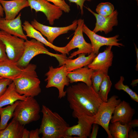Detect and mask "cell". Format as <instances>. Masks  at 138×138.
<instances>
[{"label":"cell","mask_w":138,"mask_h":138,"mask_svg":"<svg viewBox=\"0 0 138 138\" xmlns=\"http://www.w3.org/2000/svg\"><path fill=\"white\" fill-rule=\"evenodd\" d=\"M41 111L43 116L39 129L42 138H66V133L70 126L64 119L44 105Z\"/></svg>","instance_id":"obj_2"},{"label":"cell","mask_w":138,"mask_h":138,"mask_svg":"<svg viewBox=\"0 0 138 138\" xmlns=\"http://www.w3.org/2000/svg\"><path fill=\"white\" fill-rule=\"evenodd\" d=\"M86 54H78V57L74 59H67L65 61V65L68 72L87 66L92 61L96 55L92 52L87 56Z\"/></svg>","instance_id":"obj_20"},{"label":"cell","mask_w":138,"mask_h":138,"mask_svg":"<svg viewBox=\"0 0 138 138\" xmlns=\"http://www.w3.org/2000/svg\"><path fill=\"white\" fill-rule=\"evenodd\" d=\"M67 74L64 64L56 68L50 66L48 71L45 74L47 77L45 81L47 83L46 88H57L59 91L58 98L60 99L66 96V91L64 90V88L65 86H68L70 83Z\"/></svg>","instance_id":"obj_5"},{"label":"cell","mask_w":138,"mask_h":138,"mask_svg":"<svg viewBox=\"0 0 138 138\" xmlns=\"http://www.w3.org/2000/svg\"><path fill=\"white\" fill-rule=\"evenodd\" d=\"M114 10L113 5L109 2L100 3L97 6L96 9L97 13L103 16L109 15Z\"/></svg>","instance_id":"obj_31"},{"label":"cell","mask_w":138,"mask_h":138,"mask_svg":"<svg viewBox=\"0 0 138 138\" xmlns=\"http://www.w3.org/2000/svg\"><path fill=\"white\" fill-rule=\"evenodd\" d=\"M112 85L109 76L105 74L100 85L98 94L103 102H106L108 99V95Z\"/></svg>","instance_id":"obj_26"},{"label":"cell","mask_w":138,"mask_h":138,"mask_svg":"<svg viewBox=\"0 0 138 138\" xmlns=\"http://www.w3.org/2000/svg\"><path fill=\"white\" fill-rule=\"evenodd\" d=\"M118 98V96L114 95L108 99L107 102H103L94 116V123L101 126L107 133L108 138H113L109 132V126L116 107L121 101Z\"/></svg>","instance_id":"obj_7"},{"label":"cell","mask_w":138,"mask_h":138,"mask_svg":"<svg viewBox=\"0 0 138 138\" xmlns=\"http://www.w3.org/2000/svg\"><path fill=\"white\" fill-rule=\"evenodd\" d=\"M9 60L7 56L5 45L0 40V62Z\"/></svg>","instance_id":"obj_34"},{"label":"cell","mask_w":138,"mask_h":138,"mask_svg":"<svg viewBox=\"0 0 138 138\" xmlns=\"http://www.w3.org/2000/svg\"><path fill=\"white\" fill-rule=\"evenodd\" d=\"M135 47L136 53V70L137 71L138 70V49L136 46L135 45Z\"/></svg>","instance_id":"obj_41"},{"label":"cell","mask_w":138,"mask_h":138,"mask_svg":"<svg viewBox=\"0 0 138 138\" xmlns=\"http://www.w3.org/2000/svg\"><path fill=\"white\" fill-rule=\"evenodd\" d=\"M83 31L90 39L93 52L96 55L98 53L100 48L102 46H115L120 47L124 46L122 43L118 42L120 40L118 39V35L110 37L102 36L91 30L84 24L83 27Z\"/></svg>","instance_id":"obj_13"},{"label":"cell","mask_w":138,"mask_h":138,"mask_svg":"<svg viewBox=\"0 0 138 138\" xmlns=\"http://www.w3.org/2000/svg\"><path fill=\"white\" fill-rule=\"evenodd\" d=\"M128 137L129 138H138V132L134 130L132 128L131 129L129 132Z\"/></svg>","instance_id":"obj_38"},{"label":"cell","mask_w":138,"mask_h":138,"mask_svg":"<svg viewBox=\"0 0 138 138\" xmlns=\"http://www.w3.org/2000/svg\"><path fill=\"white\" fill-rule=\"evenodd\" d=\"M39 129L37 128L30 131L29 138H40Z\"/></svg>","instance_id":"obj_37"},{"label":"cell","mask_w":138,"mask_h":138,"mask_svg":"<svg viewBox=\"0 0 138 138\" xmlns=\"http://www.w3.org/2000/svg\"><path fill=\"white\" fill-rule=\"evenodd\" d=\"M36 65L29 64L25 67L18 66L10 60L0 62V77L12 80L24 77H38Z\"/></svg>","instance_id":"obj_6"},{"label":"cell","mask_w":138,"mask_h":138,"mask_svg":"<svg viewBox=\"0 0 138 138\" xmlns=\"http://www.w3.org/2000/svg\"><path fill=\"white\" fill-rule=\"evenodd\" d=\"M3 78L0 77V78Z\"/></svg>","instance_id":"obj_44"},{"label":"cell","mask_w":138,"mask_h":138,"mask_svg":"<svg viewBox=\"0 0 138 138\" xmlns=\"http://www.w3.org/2000/svg\"><path fill=\"white\" fill-rule=\"evenodd\" d=\"M66 91L67 101L75 118L84 115L94 116L103 102L92 86L83 82L70 86Z\"/></svg>","instance_id":"obj_1"},{"label":"cell","mask_w":138,"mask_h":138,"mask_svg":"<svg viewBox=\"0 0 138 138\" xmlns=\"http://www.w3.org/2000/svg\"><path fill=\"white\" fill-rule=\"evenodd\" d=\"M112 47L108 46L103 51L98 53L87 67L94 71L99 70L108 75V70L112 65L113 57L111 51Z\"/></svg>","instance_id":"obj_15"},{"label":"cell","mask_w":138,"mask_h":138,"mask_svg":"<svg viewBox=\"0 0 138 138\" xmlns=\"http://www.w3.org/2000/svg\"><path fill=\"white\" fill-rule=\"evenodd\" d=\"M27 0L31 9L36 12L43 13L50 25H53L55 21L59 19L63 14V11L60 8L47 0Z\"/></svg>","instance_id":"obj_11"},{"label":"cell","mask_w":138,"mask_h":138,"mask_svg":"<svg viewBox=\"0 0 138 138\" xmlns=\"http://www.w3.org/2000/svg\"><path fill=\"white\" fill-rule=\"evenodd\" d=\"M40 54H46L55 57L59 63V66L64 65L65 60L67 58L66 55L50 52L45 47L44 44L35 39H32L25 41L23 53L16 63L20 67H25L29 64L33 58Z\"/></svg>","instance_id":"obj_3"},{"label":"cell","mask_w":138,"mask_h":138,"mask_svg":"<svg viewBox=\"0 0 138 138\" xmlns=\"http://www.w3.org/2000/svg\"><path fill=\"white\" fill-rule=\"evenodd\" d=\"M99 129L98 125L95 123H93L92 125L91 132L88 137L90 138H96Z\"/></svg>","instance_id":"obj_35"},{"label":"cell","mask_w":138,"mask_h":138,"mask_svg":"<svg viewBox=\"0 0 138 138\" xmlns=\"http://www.w3.org/2000/svg\"><path fill=\"white\" fill-rule=\"evenodd\" d=\"M70 2L73 3H75L76 5L78 6L80 8L81 10V13L82 15L84 14L83 7L84 3L86 1L90 2L91 0H68Z\"/></svg>","instance_id":"obj_36"},{"label":"cell","mask_w":138,"mask_h":138,"mask_svg":"<svg viewBox=\"0 0 138 138\" xmlns=\"http://www.w3.org/2000/svg\"><path fill=\"white\" fill-rule=\"evenodd\" d=\"M0 0V18L3 17L4 15L3 8L1 4Z\"/></svg>","instance_id":"obj_42"},{"label":"cell","mask_w":138,"mask_h":138,"mask_svg":"<svg viewBox=\"0 0 138 138\" xmlns=\"http://www.w3.org/2000/svg\"><path fill=\"white\" fill-rule=\"evenodd\" d=\"M29 133L30 131L24 128L23 131L22 138H29Z\"/></svg>","instance_id":"obj_40"},{"label":"cell","mask_w":138,"mask_h":138,"mask_svg":"<svg viewBox=\"0 0 138 138\" xmlns=\"http://www.w3.org/2000/svg\"><path fill=\"white\" fill-rule=\"evenodd\" d=\"M0 2L6 20L14 19L21 10L29 6L27 0H1Z\"/></svg>","instance_id":"obj_19"},{"label":"cell","mask_w":138,"mask_h":138,"mask_svg":"<svg viewBox=\"0 0 138 138\" xmlns=\"http://www.w3.org/2000/svg\"><path fill=\"white\" fill-rule=\"evenodd\" d=\"M137 79L133 80L131 85L132 86V87L135 86L136 85V84H137Z\"/></svg>","instance_id":"obj_43"},{"label":"cell","mask_w":138,"mask_h":138,"mask_svg":"<svg viewBox=\"0 0 138 138\" xmlns=\"http://www.w3.org/2000/svg\"><path fill=\"white\" fill-rule=\"evenodd\" d=\"M94 71L86 66L68 72L70 83L81 82L91 86V77Z\"/></svg>","instance_id":"obj_21"},{"label":"cell","mask_w":138,"mask_h":138,"mask_svg":"<svg viewBox=\"0 0 138 138\" xmlns=\"http://www.w3.org/2000/svg\"><path fill=\"white\" fill-rule=\"evenodd\" d=\"M124 79L123 76H121L119 80L115 84L114 87L117 90H123L130 96L131 99L136 102H138V95L130 88L127 85L123 84Z\"/></svg>","instance_id":"obj_29"},{"label":"cell","mask_w":138,"mask_h":138,"mask_svg":"<svg viewBox=\"0 0 138 138\" xmlns=\"http://www.w3.org/2000/svg\"><path fill=\"white\" fill-rule=\"evenodd\" d=\"M135 110L128 102L121 101L116 107L110 122L119 121L122 124H128L132 120Z\"/></svg>","instance_id":"obj_17"},{"label":"cell","mask_w":138,"mask_h":138,"mask_svg":"<svg viewBox=\"0 0 138 138\" xmlns=\"http://www.w3.org/2000/svg\"><path fill=\"white\" fill-rule=\"evenodd\" d=\"M31 24L34 28L46 37L49 42L53 44V42L52 41L50 26L43 25L35 19L31 22Z\"/></svg>","instance_id":"obj_28"},{"label":"cell","mask_w":138,"mask_h":138,"mask_svg":"<svg viewBox=\"0 0 138 138\" xmlns=\"http://www.w3.org/2000/svg\"><path fill=\"white\" fill-rule=\"evenodd\" d=\"M26 98V97L20 95L17 92L12 82L4 92L0 96V108L12 105L17 101L24 100Z\"/></svg>","instance_id":"obj_22"},{"label":"cell","mask_w":138,"mask_h":138,"mask_svg":"<svg viewBox=\"0 0 138 138\" xmlns=\"http://www.w3.org/2000/svg\"><path fill=\"white\" fill-rule=\"evenodd\" d=\"M47 0L53 3L54 5L60 8L64 12L69 13L70 11V6L66 2L65 0Z\"/></svg>","instance_id":"obj_32"},{"label":"cell","mask_w":138,"mask_h":138,"mask_svg":"<svg viewBox=\"0 0 138 138\" xmlns=\"http://www.w3.org/2000/svg\"><path fill=\"white\" fill-rule=\"evenodd\" d=\"M40 108L34 97H27L26 99L19 100L14 112L13 118L25 126L40 118Z\"/></svg>","instance_id":"obj_4"},{"label":"cell","mask_w":138,"mask_h":138,"mask_svg":"<svg viewBox=\"0 0 138 138\" xmlns=\"http://www.w3.org/2000/svg\"><path fill=\"white\" fill-rule=\"evenodd\" d=\"M77 118V124L69 126L67 129L66 133V138H72V136H77L76 138H78L89 137L94 121V116L84 115L78 117Z\"/></svg>","instance_id":"obj_12"},{"label":"cell","mask_w":138,"mask_h":138,"mask_svg":"<svg viewBox=\"0 0 138 138\" xmlns=\"http://www.w3.org/2000/svg\"><path fill=\"white\" fill-rule=\"evenodd\" d=\"M24 126L13 118L5 129L0 130V138H22Z\"/></svg>","instance_id":"obj_23"},{"label":"cell","mask_w":138,"mask_h":138,"mask_svg":"<svg viewBox=\"0 0 138 138\" xmlns=\"http://www.w3.org/2000/svg\"><path fill=\"white\" fill-rule=\"evenodd\" d=\"M0 40L5 45L6 53L9 60L17 63L23 53L25 40L2 30L0 31Z\"/></svg>","instance_id":"obj_8"},{"label":"cell","mask_w":138,"mask_h":138,"mask_svg":"<svg viewBox=\"0 0 138 138\" xmlns=\"http://www.w3.org/2000/svg\"><path fill=\"white\" fill-rule=\"evenodd\" d=\"M19 100L11 105L0 108V130L5 129L8 125L9 121L12 117L15 108Z\"/></svg>","instance_id":"obj_25"},{"label":"cell","mask_w":138,"mask_h":138,"mask_svg":"<svg viewBox=\"0 0 138 138\" xmlns=\"http://www.w3.org/2000/svg\"><path fill=\"white\" fill-rule=\"evenodd\" d=\"M21 15L20 13L16 17L12 20H6L3 17L0 18V29L26 40L27 38L24 32Z\"/></svg>","instance_id":"obj_16"},{"label":"cell","mask_w":138,"mask_h":138,"mask_svg":"<svg viewBox=\"0 0 138 138\" xmlns=\"http://www.w3.org/2000/svg\"><path fill=\"white\" fill-rule=\"evenodd\" d=\"M128 124L132 128L137 127L138 126V120L137 119H135L131 121Z\"/></svg>","instance_id":"obj_39"},{"label":"cell","mask_w":138,"mask_h":138,"mask_svg":"<svg viewBox=\"0 0 138 138\" xmlns=\"http://www.w3.org/2000/svg\"><path fill=\"white\" fill-rule=\"evenodd\" d=\"M84 20L79 19L77 20V26L75 30L74 35L70 41L65 46L67 51L69 52L72 49L77 48L78 50L72 53L69 57L72 59L81 53L90 54L93 52L91 44L87 43L85 40L83 34V27Z\"/></svg>","instance_id":"obj_9"},{"label":"cell","mask_w":138,"mask_h":138,"mask_svg":"<svg viewBox=\"0 0 138 138\" xmlns=\"http://www.w3.org/2000/svg\"><path fill=\"white\" fill-rule=\"evenodd\" d=\"M77 20L74 21L71 25L66 27H50L52 34V41L60 35L67 33L69 31L75 30L77 26Z\"/></svg>","instance_id":"obj_27"},{"label":"cell","mask_w":138,"mask_h":138,"mask_svg":"<svg viewBox=\"0 0 138 138\" xmlns=\"http://www.w3.org/2000/svg\"><path fill=\"white\" fill-rule=\"evenodd\" d=\"M132 128L128 124H122L119 121L109 124V130L113 138H128L130 129Z\"/></svg>","instance_id":"obj_24"},{"label":"cell","mask_w":138,"mask_h":138,"mask_svg":"<svg viewBox=\"0 0 138 138\" xmlns=\"http://www.w3.org/2000/svg\"><path fill=\"white\" fill-rule=\"evenodd\" d=\"M86 8L96 18L95 27L92 31L95 33L103 31L107 34L113 30V27L118 25V12L117 10H114L109 15L103 16L94 12L89 7Z\"/></svg>","instance_id":"obj_14"},{"label":"cell","mask_w":138,"mask_h":138,"mask_svg":"<svg viewBox=\"0 0 138 138\" xmlns=\"http://www.w3.org/2000/svg\"><path fill=\"white\" fill-rule=\"evenodd\" d=\"M11 79L6 78H0V96L5 91L7 87L12 82Z\"/></svg>","instance_id":"obj_33"},{"label":"cell","mask_w":138,"mask_h":138,"mask_svg":"<svg viewBox=\"0 0 138 138\" xmlns=\"http://www.w3.org/2000/svg\"><path fill=\"white\" fill-rule=\"evenodd\" d=\"M105 74L102 71L97 70L94 71L91 75V86L97 93H98L99 91L100 85Z\"/></svg>","instance_id":"obj_30"},{"label":"cell","mask_w":138,"mask_h":138,"mask_svg":"<svg viewBox=\"0 0 138 138\" xmlns=\"http://www.w3.org/2000/svg\"><path fill=\"white\" fill-rule=\"evenodd\" d=\"M22 26L23 30L26 32V35L27 37L35 39L45 45L62 54L66 55L69 54L65 46L59 47L50 43L42 36L39 31L34 28L28 21H25Z\"/></svg>","instance_id":"obj_18"},{"label":"cell","mask_w":138,"mask_h":138,"mask_svg":"<svg viewBox=\"0 0 138 138\" xmlns=\"http://www.w3.org/2000/svg\"><path fill=\"white\" fill-rule=\"evenodd\" d=\"M136 0V1L137 2H138V0Z\"/></svg>","instance_id":"obj_45"},{"label":"cell","mask_w":138,"mask_h":138,"mask_svg":"<svg viewBox=\"0 0 138 138\" xmlns=\"http://www.w3.org/2000/svg\"><path fill=\"white\" fill-rule=\"evenodd\" d=\"M17 92L26 97H34L41 92L38 77H24L12 80Z\"/></svg>","instance_id":"obj_10"}]
</instances>
